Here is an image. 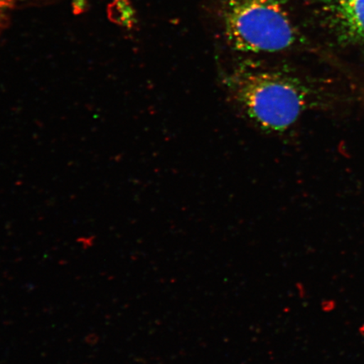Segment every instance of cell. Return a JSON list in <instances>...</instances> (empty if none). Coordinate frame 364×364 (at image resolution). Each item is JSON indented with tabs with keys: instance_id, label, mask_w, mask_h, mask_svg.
<instances>
[{
	"instance_id": "cell-1",
	"label": "cell",
	"mask_w": 364,
	"mask_h": 364,
	"mask_svg": "<svg viewBox=\"0 0 364 364\" xmlns=\"http://www.w3.org/2000/svg\"><path fill=\"white\" fill-rule=\"evenodd\" d=\"M231 102L264 133L283 134L299 117L330 102L325 88L290 73L242 65L223 78Z\"/></svg>"
},
{
	"instance_id": "cell-5",
	"label": "cell",
	"mask_w": 364,
	"mask_h": 364,
	"mask_svg": "<svg viewBox=\"0 0 364 364\" xmlns=\"http://www.w3.org/2000/svg\"><path fill=\"white\" fill-rule=\"evenodd\" d=\"M18 1H21V0H0V8L6 6L7 4H11Z\"/></svg>"
},
{
	"instance_id": "cell-3",
	"label": "cell",
	"mask_w": 364,
	"mask_h": 364,
	"mask_svg": "<svg viewBox=\"0 0 364 364\" xmlns=\"http://www.w3.org/2000/svg\"><path fill=\"white\" fill-rule=\"evenodd\" d=\"M336 19L350 38L364 41V0L333 7Z\"/></svg>"
},
{
	"instance_id": "cell-2",
	"label": "cell",
	"mask_w": 364,
	"mask_h": 364,
	"mask_svg": "<svg viewBox=\"0 0 364 364\" xmlns=\"http://www.w3.org/2000/svg\"><path fill=\"white\" fill-rule=\"evenodd\" d=\"M223 9L226 39L237 51L279 53L297 39L280 0H224Z\"/></svg>"
},
{
	"instance_id": "cell-4",
	"label": "cell",
	"mask_w": 364,
	"mask_h": 364,
	"mask_svg": "<svg viewBox=\"0 0 364 364\" xmlns=\"http://www.w3.org/2000/svg\"><path fill=\"white\" fill-rule=\"evenodd\" d=\"M321 1L329 4L331 7H338L344 6V4L352 3L354 1V0H321Z\"/></svg>"
}]
</instances>
